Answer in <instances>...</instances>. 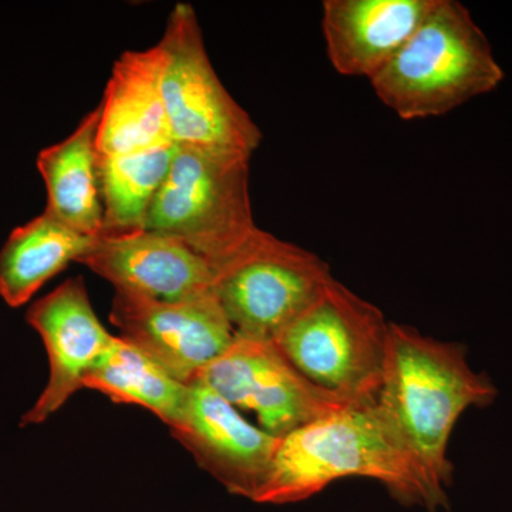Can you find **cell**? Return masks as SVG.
<instances>
[{
  "mask_svg": "<svg viewBox=\"0 0 512 512\" xmlns=\"http://www.w3.org/2000/svg\"><path fill=\"white\" fill-rule=\"evenodd\" d=\"M497 394L490 377L468 363L466 346L390 322L376 406L444 500L453 483L454 467L447 457L451 433L461 414L491 406Z\"/></svg>",
  "mask_w": 512,
  "mask_h": 512,
  "instance_id": "6da1fadb",
  "label": "cell"
},
{
  "mask_svg": "<svg viewBox=\"0 0 512 512\" xmlns=\"http://www.w3.org/2000/svg\"><path fill=\"white\" fill-rule=\"evenodd\" d=\"M348 477L379 481L407 507L429 512L448 507V500L427 483L376 403L352 404L281 437L254 503H301Z\"/></svg>",
  "mask_w": 512,
  "mask_h": 512,
  "instance_id": "7a4b0ae2",
  "label": "cell"
},
{
  "mask_svg": "<svg viewBox=\"0 0 512 512\" xmlns=\"http://www.w3.org/2000/svg\"><path fill=\"white\" fill-rule=\"evenodd\" d=\"M504 76L470 10L457 0H437L370 84L400 119L419 120L443 116L494 92Z\"/></svg>",
  "mask_w": 512,
  "mask_h": 512,
  "instance_id": "3957f363",
  "label": "cell"
},
{
  "mask_svg": "<svg viewBox=\"0 0 512 512\" xmlns=\"http://www.w3.org/2000/svg\"><path fill=\"white\" fill-rule=\"evenodd\" d=\"M251 158L177 146L146 229L183 241L208 264L231 255L258 229L249 192Z\"/></svg>",
  "mask_w": 512,
  "mask_h": 512,
  "instance_id": "277c9868",
  "label": "cell"
},
{
  "mask_svg": "<svg viewBox=\"0 0 512 512\" xmlns=\"http://www.w3.org/2000/svg\"><path fill=\"white\" fill-rule=\"evenodd\" d=\"M389 329L376 305L333 278L274 342L323 389L356 403H376Z\"/></svg>",
  "mask_w": 512,
  "mask_h": 512,
  "instance_id": "5b68a950",
  "label": "cell"
},
{
  "mask_svg": "<svg viewBox=\"0 0 512 512\" xmlns=\"http://www.w3.org/2000/svg\"><path fill=\"white\" fill-rule=\"evenodd\" d=\"M212 271L235 333L264 340L278 338L333 279L320 256L259 228Z\"/></svg>",
  "mask_w": 512,
  "mask_h": 512,
  "instance_id": "8992f818",
  "label": "cell"
},
{
  "mask_svg": "<svg viewBox=\"0 0 512 512\" xmlns=\"http://www.w3.org/2000/svg\"><path fill=\"white\" fill-rule=\"evenodd\" d=\"M160 43L167 55L161 87L174 143L251 158L261 130L215 72L191 5L174 6Z\"/></svg>",
  "mask_w": 512,
  "mask_h": 512,
  "instance_id": "52a82bcc",
  "label": "cell"
},
{
  "mask_svg": "<svg viewBox=\"0 0 512 512\" xmlns=\"http://www.w3.org/2000/svg\"><path fill=\"white\" fill-rule=\"evenodd\" d=\"M198 379L237 409L251 410L259 427L281 437L356 403L302 375L274 340L235 333L229 348Z\"/></svg>",
  "mask_w": 512,
  "mask_h": 512,
  "instance_id": "ba28073f",
  "label": "cell"
},
{
  "mask_svg": "<svg viewBox=\"0 0 512 512\" xmlns=\"http://www.w3.org/2000/svg\"><path fill=\"white\" fill-rule=\"evenodd\" d=\"M110 320L120 330V338L187 386L235 338V329L215 293L190 301L165 302L116 289Z\"/></svg>",
  "mask_w": 512,
  "mask_h": 512,
  "instance_id": "9c48e42d",
  "label": "cell"
},
{
  "mask_svg": "<svg viewBox=\"0 0 512 512\" xmlns=\"http://www.w3.org/2000/svg\"><path fill=\"white\" fill-rule=\"evenodd\" d=\"M170 431L228 493L251 501L264 487L281 440L245 420L202 379L190 384L183 417Z\"/></svg>",
  "mask_w": 512,
  "mask_h": 512,
  "instance_id": "30bf717a",
  "label": "cell"
},
{
  "mask_svg": "<svg viewBox=\"0 0 512 512\" xmlns=\"http://www.w3.org/2000/svg\"><path fill=\"white\" fill-rule=\"evenodd\" d=\"M26 320L39 333L49 357V380L20 426L45 423L83 389V379L116 336L101 325L82 276L67 279L30 306Z\"/></svg>",
  "mask_w": 512,
  "mask_h": 512,
  "instance_id": "8fae6325",
  "label": "cell"
},
{
  "mask_svg": "<svg viewBox=\"0 0 512 512\" xmlns=\"http://www.w3.org/2000/svg\"><path fill=\"white\" fill-rule=\"evenodd\" d=\"M79 262L114 289L157 301H190L214 293V271L207 259L180 239L148 229L99 235Z\"/></svg>",
  "mask_w": 512,
  "mask_h": 512,
  "instance_id": "7c38bea8",
  "label": "cell"
},
{
  "mask_svg": "<svg viewBox=\"0 0 512 512\" xmlns=\"http://www.w3.org/2000/svg\"><path fill=\"white\" fill-rule=\"evenodd\" d=\"M437 0H326L322 29L330 63L343 76L373 79Z\"/></svg>",
  "mask_w": 512,
  "mask_h": 512,
  "instance_id": "4fadbf2b",
  "label": "cell"
},
{
  "mask_svg": "<svg viewBox=\"0 0 512 512\" xmlns=\"http://www.w3.org/2000/svg\"><path fill=\"white\" fill-rule=\"evenodd\" d=\"M165 62L161 43L140 52L128 50L116 60L100 104V154L114 156L175 144L161 87Z\"/></svg>",
  "mask_w": 512,
  "mask_h": 512,
  "instance_id": "5bb4252c",
  "label": "cell"
},
{
  "mask_svg": "<svg viewBox=\"0 0 512 512\" xmlns=\"http://www.w3.org/2000/svg\"><path fill=\"white\" fill-rule=\"evenodd\" d=\"M100 106L66 140L40 151L37 168L47 190L46 212L64 225L97 238L103 229L97 131Z\"/></svg>",
  "mask_w": 512,
  "mask_h": 512,
  "instance_id": "9a60e30c",
  "label": "cell"
},
{
  "mask_svg": "<svg viewBox=\"0 0 512 512\" xmlns=\"http://www.w3.org/2000/svg\"><path fill=\"white\" fill-rule=\"evenodd\" d=\"M94 239L56 220L49 212L13 229L0 249V296L10 308L28 303L42 286L72 262Z\"/></svg>",
  "mask_w": 512,
  "mask_h": 512,
  "instance_id": "2e32d148",
  "label": "cell"
},
{
  "mask_svg": "<svg viewBox=\"0 0 512 512\" xmlns=\"http://www.w3.org/2000/svg\"><path fill=\"white\" fill-rule=\"evenodd\" d=\"M84 387L103 393L111 402L144 407L168 427L183 417L190 394V386L120 336L84 376Z\"/></svg>",
  "mask_w": 512,
  "mask_h": 512,
  "instance_id": "e0dca14e",
  "label": "cell"
},
{
  "mask_svg": "<svg viewBox=\"0 0 512 512\" xmlns=\"http://www.w3.org/2000/svg\"><path fill=\"white\" fill-rule=\"evenodd\" d=\"M177 144L136 153H99L103 229L100 235L130 234L146 229L148 210L163 185Z\"/></svg>",
  "mask_w": 512,
  "mask_h": 512,
  "instance_id": "ac0fdd59",
  "label": "cell"
}]
</instances>
